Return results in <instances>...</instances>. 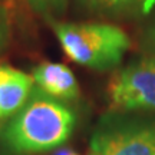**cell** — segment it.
I'll list each match as a JSON object with an SVG mask.
<instances>
[{
  "label": "cell",
  "mask_w": 155,
  "mask_h": 155,
  "mask_svg": "<svg viewBox=\"0 0 155 155\" xmlns=\"http://www.w3.org/2000/svg\"><path fill=\"white\" fill-rule=\"evenodd\" d=\"M75 124L76 115L65 102L36 86L26 104L6 122L0 142L10 155L40 154L65 144Z\"/></svg>",
  "instance_id": "obj_1"
},
{
  "label": "cell",
  "mask_w": 155,
  "mask_h": 155,
  "mask_svg": "<svg viewBox=\"0 0 155 155\" xmlns=\"http://www.w3.org/2000/svg\"><path fill=\"white\" fill-rule=\"evenodd\" d=\"M65 55L78 65L109 71L121 63L131 40L121 28L109 23H66L50 20Z\"/></svg>",
  "instance_id": "obj_2"
},
{
  "label": "cell",
  "mask_w": 155,
  "mask_h": 155,
  "mask_svg": "<svg viewBox=\"0 0 155 155\" xmlns=\"http://www.w3.org/2000/svg\"><path fill=\"white\" fill-rule=\"evenodd\" d=\"M92 155H155V119L121 112L104 116L91 138Z\"/></svg>",
  "instance_id": "obj_3"
},
{
  "label": "cell",
  "mask_w": 155,
  "mask_h": 155,
  "mask_svg": "<svg viewBox=\"0 0 155 155\" xmlns=\"http://www.w3.org/2000/svg\"><path fill=\"white\" fill-rule=\"evenodd\" d=\"M109 101L116 112L155 111L154 58H139L118 71L109 83Z\"/></svg>",
  "instance_id": "obj_4"
},
{
  "label": "cell",
  "mask_w": 155,
  "mask_h": 155,
  "mask_svg": "<svg viewBox=\"0 0 155 155\" xmlns=\"http://www.w3.org/2000/svg\"><path fill=\"white\" fill-rule=\"evenodd\" d=\"M32 78L40 91L62 102H71L79 98L76 78L63 63L42 62L33 68Z\"/></svg>",
  "instance_id": "obj_5"
},
{
  "label": "cell",
  "mask_w": 155,
  "mask_h": 155,
  "mask_svg": "<svg viewBox=\"0 0 155 155\" xmlns=\"http://www.w3.org/2000/svg\"><path fill=\"white\" fill-rule=\"evenodd\" d=\"M33 78L9 65H0V118H12L33 91Z\"/></svg>",
  "instance_id": "obj_6"
},
{
  "label": "cell",
  "mask_w": 155,
  "mask_h": 155,
  "mask_svg": "<svg viewBox=\"0 0 155 155\" xmlns=\"http://www.w3.org/2000/svg\"><path fill=\"white\" fill-rule=\"evenodd\" d=\"M88 10L102 16H121L141 10L137 0H79Z\"/></svg>",
  "instance_id": "obj_7"
},
{
  "label": "cell",
  "mask_w": 155,
  "mask_h": 155,
  "mask_svg": "<svg viewBox=\"0 0 155 155\" xmlns=\"http://www.w3.org/2000/svg\"><path fill=\"white\" fill-rule=\"evenodd\" d=\"M28 3L36 13H40L52 20L53 16L63 15V12L66 10L68 0H28Z\"/></svg>",
  "instance_id": "obj_8"
},
{
  "label": "cell",
  "mask_w": 155,
  "mask_h": 155,
  "mask_svg": "<svg viewBox=\"0 0 155 155\" xmlns=\"http://www.w3.org/2000/svg\"><path fill=\"white\" fill-rule=\"evenodd\" d=\"M141 50L145 56L155 59V19L145 26L141 35Z\"/></svg>",
  "instance_id": "obj_9"
},
{
  "label": "cell",
  "mask_w": 155,
  "mask_h": 155,
  "mask_svg": "<svg viewBox=\"0 0 155 155\" xmlns=\"http://www.w3.org/2000/svg\"><path fill=\"white\" fill-rule=\"evenodd\" d=\"M10 38V19L5 5L0 2V53L6 48Z\"/></svg>",
  "instance_id": "obj_10"
},
{
  "label": "cell",
  "mask_w": 155,
  "mask_h": 155,
  "mask_svg": "<svg viewBox=\"0 0 155 155\" xmlns=\"http://www.w3.org/2000/svg\"><path fill=\"white\" fill-rule=\"evenodd\" d=\"M137 2H138L142 13H148L154 7V3H155V0H137Z\"/></svg>",
  "instance_id": "obj_11"
},
{
  "label": "cell",
  "mask_w": 155,
  "mask_h": 155,
  "mask_svg": "<svg viewBox=\"0 0 155 155\" xmlns=\"http://www.w3.org/2000/svg\"><path fill=\"white\" fill-rule=\"evenodd\" d=\"M69 155H78V154H69Z\"/></svg>",
  "instance_id": "obj_12"
}]
</instances>
